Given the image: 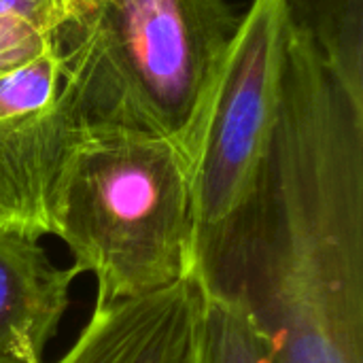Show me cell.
Wrapping results in <instances>:
<instances>
[{
  "instance_id": "52a82bcc",
  "label": "cell",
  "mask_w": 363,
  "mask_h": 363,
  "mask_svg": "<svg viewBox=\"0 0 363 363\" xmlns=\"http://www.w3.org/2000/svg\"><path fill=\"white\" fill-rule=\"evenodd\" d=\"M296 28L308 32L349 91L363 100V0H285Z\"/></svg>"
},
{
  "instance_id": "277c9868",
  "label": "cell",
  "mask_w": 363,
  "mask_h": 363,
  "mask_svg": "<svg viewBox=\"0 0 363 363\" xmlns=\"http://www.w3.org/2000/svg\"><path fill=\"white\" fill-rule=\"evenodd\" d=\"M291 17L285 0H253L204 100L189 153L198 251L245 202L272 136Z\"/></svg>"
},
{
  "instance_id": "9c48e42d",
  "label": "cell",
  "mask_w": 363,
  "mask_h": 363,
  "mask_svg": "<svg viewBox=\"0 0 363 363\" xmlns=\"http://www.w3.org/2000/svg\"><path fill=\"white\" fill-rule=\"evenodd\" d=\"M196 363H274L264 336L234 304L204 289Z\"/></svg>"
},
{
  "instance_id": "ba28073f",
  "label": "cell",
  "mask_w": 363,
  "mask_h": 363,
  "mask_svg": "<svg viewBox=\"0 0 363 363\" xmlns=\"http://www.w3.org/2000/svg\"><path fill=\"white\" fill-rule=\"evenodd\" d=\"M94 0H0V74L51 47Z\"/></svg>"
},
{
  "instance_id": "3957f363",
  "label": "cell",
  "mask_w": 363,
  "mask_h": 363,
  "mask_svg": "<svg viewBox=\"0 0 363 363\" xmlns=\"http://www.w3.org/2000/svg\"><path fill=\"white\" fill-rule=\"evenodd\" d=\"M51 236L66 242L79 274L96 277V306L187 279L196 228L185 153L145 132H87L60 174Z\"/></svg>"
},
{
  "instance_id": "6da1fadb",
  "label": "cell",
  "mask_w": 363,
  "mask_h": 363,
  "mask_svg": "<svg viewBox=\"0 0 363 363\" xmlns=\"http://www.w3.org/2000/svg\"><path fill=\"white\" fill-rule=\"evenodd\" d=\"M194 272L274 363H363V100L294 21L255 183Z\"/></svg>"
},
{
  "instance_id": "7a4b0ae2",
  "label": "cell",
  "mask_w": 363,
  "mask_h": 363,
  "mask_svg": "<svg viewBox=\"0 0 363 363\" xmlns=\"http://www.w3.org/2000/svg\"><path fill=\"white\" fill-rule=\"evenodd\" d=\"M228 0H94L51 40L57 91L30 115L38 145L64 160L94 130H134L181 147L238 30Z\"/></svg>"
},
{
  "instance_id": "5b68a950",
  "label": "cell",
  "mask_w": 363,
  "mask_h": 363,
  "mask_svg": "<svg viewBox=\"0 0 363 363\" xmlns=\"http://www.w3.org/2000/svg\"><path fill=\"white\" fill-rule=\"evenodd\" d=\"M202 313L204 287L194 272L162 291L94 306L53 363H196Z\"/></svg>"
},
{
  "instance_id": "8992f818",
  "label": "cell",
  "mask_w": 363,
  "mask_h": 363,
  "mask_svg": "<svg viewBox=\"0 0 363 363\" xmlns=\"http://www.w3.org/2000/svg\"><path fill=\"white\" fill-rule=\"evenodd\" d=\"M77 277L74 266L57 268L38 240L0 228V363H43Z\"/></svg>"
},
{
  "instance_id": "30bf717a",
  "label": "cell",
  "mask_w": 363,
  "mask_h": 363,
  "mask_svg": "<svg viewBox=\"0 0 363 363\" xmlns=\"http://www.w3.org/2000/svg\"><path fill=\"white\" fill-rule=\"evenodd\" d=\"M57 57L51 49L0 74V121L51 106L57 91Z\"/></svg>"
}]
</instances>
